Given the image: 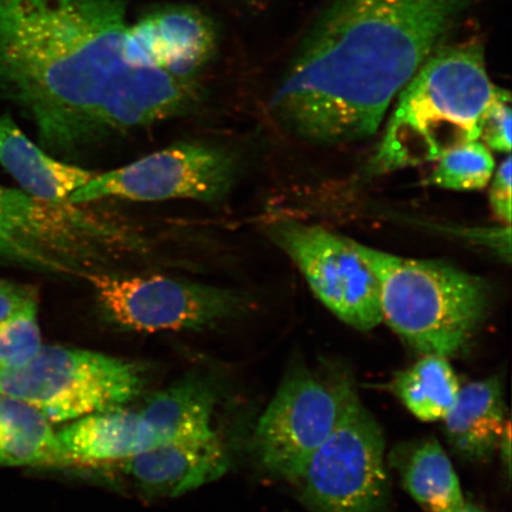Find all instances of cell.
Listing matches in <instances>:
<instances>
[{
    "label": "cell",
    "mask_w": 512,
    "mask_h": 512,
    "mask_svg": "<svg viewBox=\"0 0 512 512\" xmlns=\"http://www.w3.org/2000/svg\"><path fill=\"white\" fill-rule=\"evenodd\" d=\"M124 0H0V96L44 151L78 164L201 104L195 81L133 66Z\"/></svg>",
    "instance_id": "obj_1"
},
{
    "label": "cell",
    "mask_w": 512,
    "mask_h": 512,
    "mask_svg": "<svg viewBox=\"0 0 512 512\" xmlns=\"http://www.w3.org/2000/svg\"><path fill=\"white\" fill-rule=\"evenodd\" d=\"M472 0H334L307 32L271 101L312 144L374 136L390 105Z\"/></svg>",
    "instance_id": "obj_2"
},
{
    "label": "cell",
    "mask_w": 512,
    "mask_h": 512,
    "mask_svg": "<svg viewBox=\"0 0 512 512\" xmlns=\"http://www.w3.org/2000/svg\"><path fill=\"white\" fill-rule=\"evenodd\" d=\"M503 92L490 79L482 44L434 51L398 95L370 171L435 162L452 147L478 140L480 120Z\"/></svg>",
    "instance_id": "obj_3"
},
{
    "label": "cell",
    "mask_w": 512,
    "mask_h": 512,
    "mask_svg": "<svg viewBox=\"0 0 512 512\" xmlns=\"http://www.w3.org/2000/svg\"><path fill=\"white\" fill-rule=\"evenodd\" d=\"M349 242L374 273L383 322L424 355L457 356L482 325L490 305L488 285L438 260L403 258Z\"/></svg>",
    "instance_id": "obj_4"
},
{
    "label": "cell",
    "mask_w": 512,
    "mask_h": 512,
    "mask_svg": "<svg viewBox=\"0 0 512 512\" xmlns=\"http://www.w3.org/2000/svg\"><path fill=\"white\" fill-rule=\"evenodd\" d=\"M145 384L142 364L60 345H43L23 367L0 368V393L28 403L51 424L125 407Z\"/></svg>",
    "instance_id": "obj_5"
},
{
    "label": "cell",
    "mask_w": 512,
    "mask_h": 512,
    "mask_svg": "<svg viewBox=\"0 0 512 512\" xmlns=\"http://www.w3.org/2000/svg\"><path fill=\"white\" fill-rule=\"evenodd\" d=\"M356 396L342 370L297 366L288 371L256 425L254 446L261 464L294 483Z\"/></svg>",
    "instance_id": "obj_6"
},
{
    "label": "cell",
    "mask_w": 512,
    "mask_h": 512,
    "mask_svg": "<svg viewBox=\"0 0 512 512\" xmlns=\"http://www.w3.org/2000/svg\"><path fill=\"white\" fill-rule=\"evenodd\" d=\"M108 323L125 331L203 330L239 317L245 296L230 288L165 275L91 272L83 275Z\"/></svg>",
    "instance_id": "obj_7"
},
{
    "label": "cell",
    "mask_w": 512,
    "mask_h": 512,
    "mask_svg": "<svg viewBox=\"0 0 512 512\" xmlns=\"http://www.w3.org/2000/svg\"><path fill=\"white\" fill-rule=\"evenodd\" d=\"M293 484L312 512H382L387 507L386 443L358 395Z\"/></svg>",
    "instance_id": "obj_8"
},
{
    "label": "cell",
    "mask_w": 512,
    "mask_h": 512,
    "mask_svg": "<svg viewBox=\"0 0 512 512\" xmlns=\"http://www.w3.org/2000/svg\"><path fill=\"white\" fill-rule=\"evenodd\" d=\"M238 174V159L227 147L179 142L119 169L96 174L74 191L68 202L81 206L104 200L216 204L226 200Z\"/></svg>",
    "instance_id": "obj_9"
},
{
    "label": "cell",
    "mask_w": 512,
    "mask_h": 512,
    "mask_svg": "<svg viewBox=\"0 0 512 512\" xmlns=\"http://www.w3.org/2000/svg\"><path fill=\"white\" fill-rule=\"evenodd\" d=\"M265 228L315 296L343 323L368 331L383 322L379 284L349 238L288 219L274 220Z\"/></svg>",
    "instance_id": "obj_10"
},
{
    "label": "cell",
    "mask_w": 512,
    "mask_h": 512,
    "mask_svg": "<svg viewBox=\"0 0 512 512\" xmlns=\"http://www.w3.org/2000/svg\"><path fill=\"white\" fill-rule=\"evenodd\" d=\"M219 48L216 25L200 9L166 5L128 25L125 54L136 67L195 81Z\"/></svg>",
    "instance_id": "obj_11"
},
{
    "label": "cell",
    "mask_w": 512,
    "mask_h": 512,
    "mask_svg": "<svg viewBox=\"0 0 512 512\" xmlns=\"http://www.w3.org/2000/svg\"><path fill=\"white\" fill-rule=\"evenodd\" d=\"M230 459L219 435L149 448L117 463L87 467L147 499L175 498L226 475Z\"/></svg>",
    "instance_id": "obj_12"
},
{
    "label": "cell",
    "mask_w": 512,
    "mask_h": 512,
    "mask_svg": "<svg viewBox=\"0 0 512 512\" xmlns=\"http://www.w3.org/2000/svg\"><path fill=\"white\" fill-rule=\"evenodd\" d=\"M61 228L59 203L0 185V261L41 273L73 277L56 258Z\"/></svg>",
    "instance_id": "obj_13"
},
{
    "label": "cell",
    "mask_w": 512,
    "mask_h": 512,
    "mask_svg": "<svg viewBox=\"0 0 512 512\" xmlns=\"http://www.w3.org/2000/svg\"><path fill=\"white\" fill-rule=\"evenodd\" d=\"M217 399L215 384L200 373H189L153 396L139 411L146 450L216 434L211 421Z\"/></svg>",
    "instance_id": "obj_14"
},
{
    "label": "cell",
    "mask_w": 512,
    "mask_h": 512,
    "mask_svg": "<svg viewBox=\"0 0 512 512\" xmlns=\"http://www.w3.org/2000/svg\"><path fill=\"white\" fill-rule=\"evenodd\" d=\"M0 165L25 194L50 203L68 202L74 191L96 175L32 143L9 113L0 115Z\"/></svg>",
    "instance_id": "obj_15"
},
{
    "label": "cell",
    "mask_w": 512,
    "mask_h": 512,
    "mask_svg": "<svg viewBox=\"0 0 512 512\" xmlns=\"http://www.w3.org/2000/svg\"><path fill=\"white\" fill-rule=\"evenodd\" d=\"M508 422L501 380L490 377L460 388L456 403L445 416L444 431L460 458L480 463L498 450Z\"/></svg>",
    "instance_id": "obj_16"
},
{
    "label": "cell",
    "mask_w": 512,
    "mask_h": 512,
    "mask_svg": "<svg viewBox=\"0 0 512 512\" xmlns=\"http://www.w3.org/2000/svg\"><path fill=\"white\" fill-rule=\"evenodd\" d=\"M74 467H94L120 462L146 450L139 412L124 407L82 416L56 432Z\"/></svg>",
    "instance_id": "obj_17"
},
{
    "label": "cell",
    "mask_w": 512,
    "mask_h": 512,
    "mask_svg": "<svg viewBox=\"0 0 512 512\" xmlns=\"http://www.w3.org/2000/svg\"><path fill=\"white\" fill-rule=\"evenodd\" d=\"M402 484L425 512H458L465 505L456 470L438 440L422 439L393 454Z\"/></svg>",
    "instance_id": "obj_18"
},
{
    "label": "cell",
    "mask_w": 512,
    "mask_h": 512,
    "mask_svg": "<svg viewBox=\"0 0 512 512\" xmlns=\"http://www.w3.org/2000/svg\"><path fill=\"white\" fill-rule=\"evenodd\" d=\"M51 425L36 408L0 393V465L74 467Z\"/></svg>",
    "instance_id": "obj_19"
},
{
    "label": "cell",
    "mask_w": 512,
    "mask_h": 512,
    "mask_svg": "<svg viewBox=\"0 0 512 512\" xmlns=\"http://www.w3.org/2000/svg\"><path fill=\"white\" fill-rule=\"evenodd\" d=\"M460 383L448 358L424 355L413 366L396 374L393 392L416 419L444 420L456 403Z\"/></svg>",
    "instance_id": "obj_20"
},
{
    "label": "cell",
    "mask_w": 512,
    "mask_h": 512,
    "mask_svg": "<svg viewBox=\"0 0 512 512\" xmlns=\"http://www.w3.org/2000/svg\"><path fill=\"white\" fill-rule=\"evenodd\" d=\"M435 162L431 183L454 191L484 189L496 170L491 150L480 140L454 146Z\"/></svg>",
    "instance_id": "obj_21"
},
{
    "label": "cell",
    "mask_w": 512,
    "mask_h": 512,
    "mask_svg": "<svg viewBox=\"0 0 512 512\" xmlns=\"http://www.w3.org/2000/svg\"><path fill=\"white\" fill-rule=\"evenodd\" d=\"M37 303L0 323V368L25 366L43 347Z\"/></svg>",
    "instance_id": "obj_22"
},
{
    "label": "cell",
    "mask_w": 512,
    "mask_h": 512,
    "mask_svg": "<svg viewBox=\"0 0 512 512\" xmlns=\"http://www.w3.org/2000/svg\"><path fill=\"white\" fill-rule=\"evenodd\" d=\"M510 94L504 91L485 111L479 124L478 140L490 150L511 151Z\"/></svg>",
    "instance_id": "obj_23"
},
{
    "label": "cell",
    "mask_w": 512,
    "mask_h": 512,
    "mask_svg": "<svg viewBox=\"0 0 512 512\" xmlns=\"http://www.w3.org/2000/svg\"><path fill=\"white\" fill-rule=\"evenodd\" d=\"M511 157L508 155L491 178L490 203L498 219L510 226L511 222Z\"/></svg>",
    "instance_id": "obj_24"
},
{
    "label": "cell",
    "mask_w": 512,
    "mask_h": 512,
    "mask_svg": "<svg viewBox=\"0 0 512 512\" xmlns=\"http://www.w3.org/2000/svg\"><path fill=\"white\" fill-rule=\"evenodd\" d=\"M37 303L35 288L0 279V323L25 307Z\"/></svg>",
    "instance_id": "obj_25"
},
{
    "label": "cell",
    "mask_w": 512,
    "mask_h": 512,
    "mask_svg": "<svg viewBox=\"0 0 512 512\" xmlns=\"http://www.w3.org/2000/svg\"><path fill=\"white\" fill-rule=\"evenodd\" d=\"M498 450L501 451L503 465L505 467H507L508 475H509L510 465H511V426H510V422H508L507 427H505L501 441H499Z\"/></svg>",
    "instance_id": "obj_26"
},
{
    "label": "cell",
    "mask_w": 512,
    "mask_h": 512,
    "mask_svg": "<svg viewBox=\"0 0 512 512\" xmlns=\"http://www.w3.org/2000/svg\"><path fill=\"white\" fill-rule=\"evenodd\" d=\"M458 512H485V511L475 507V505L465 503L464 507L462 509H460Z\"/></svg>",
    "instance_id": "obj_27"
}]
</instances>
